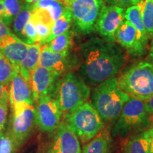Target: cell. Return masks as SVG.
I'll return each instance as SVG.
<instances>
[{
    "instance_id": "obj_1",
    "label": "cell",
    "mask_w": 153,
    "mask_h": 153,
    "mask_svg": "<svg viewBox=\"0 0 153 153\" xmlns=\"http://www.w3.org/2000/svg\"><path fill=\"white\" fill-rule=\"evenodd\" d=\"M81 53L80 76L87 85L97 87L114 77L126 62L122 49L105 39L91 38L81 45Z\"/></svg>"
},
{
    "instance_id": "obj_2",
    "label": "cell",
    "mask_w": 153,
    "mask_h": 153,
    "mask_svg": "<svg viewBox=\"0 0 153 153\" xmlns=\"http://www.w3.org/2000/svg\"><path fill=\"white\" fill-rule=\"evenodd\" d=\"M130 96L120 88L116 76L97 86L91 95V104L104 122H114Z\"/></svg>"
},
{
    "instance_id": "obj_3",
    "label": "cell",
    "mask_w": 153,
    "mask_h": 153,
    "mask_svg": "<svg viewBox=\"0 0 153 153\" xmlns=\"http://www.w3.org/2000/svg\"><path fill=\"white\" fill-rule=\"evenodd\" d=\"M118 84L131 97L148 101L153 96V64L142 61L133 65L120 76Z\"/></svg>"
},
{
    "instance_id": "obj_4",
    "label": "cell",
    "mask_w": 153,
    "mask_h": 153,
    "mask_svg": "<svg viewBox=\"0 0 153 153\" xmlns=\"http://www.w3.org/2000/svg\"><path fill=\"white\" fill-rule=\"evenodd\" d=\"M151 118L146 101L130 97L114 122L111 136L123 137L145 129L150 124Z\"/></svg>"
},
{
    "instance_id": "obj_5",
    "label": "cell",
    "mask_w": 153,
    "mask_h": 153,
    "mask_svg": "<svg viewBox=\"0 0 153 153\" xmlns=\"http://www.w3.org/2000/svg\"><path fill=\"white\" fill-rule=\"evenodd\" d=\"M90 94V88L81 76L67 73L59 81L54 98L62 114H66L87 102Z\"/></svg>"
},
{
    "instance_id": "obj_6",
    "label": "cell",
    "mask_w": 153,
    "mask_h": 153,
    "mask_svg": "<svg viewBox=\"0 0 153 153\" xmlns=\"http://www.w3.org/2000/svg\"><path fill=\"white\" fill-rule=\"evenodd\" d=\"M67 124L82 142H88L104 128V121L91 103L86 102L65 114Z\"/></svg>"
},
{
    "instance_id": "obj_7",
    "label": "cell",
    "mask_w": 153,
    "mask_h": 153,
    "mask_svg": "<svg viewBox=\"0 0 153 153\" xmlns=\"http://www.w3.org/2000/svg\"><path fill=\"white\" fill-rule=\"evenodd\" d=\"M104 5V0H70L68 6L76 29L83 34L94 31Z\"/></svg>"
},
{
    "instance_id": "obj_8",
    "label": "cell",
    "mask_w": 153,
    "mask_h": 153,
    "mask_svg": "<svg viewBox=\"0 0 153 153\" xmlns=\"http://www.w3.org/2000/svg\"><path fill=\"white\" fill-rule=\"evenodd\" d=\"M12 108L9 131L21 147L33 133L36 123L35 105L24 104Z\"/></svg>"
},
{
    "instance_id": "obj_9",
    "label": "cell",
    "mask_w": 153,
    "mask_h": 153,
    "mask_svg": "<svg viewBox=\"0 0 153 153\" xmlns=\"http://www.w3.org/2000/svg\"><path fill=\"white\" fill-rule=\"evenodd\" d=\"M36 123L44 133H51L61 123L62 113L51 96H42L35 102Z\"/></svg>"
},
{
    "instance_id": "obj_10",
    "label": "cell",
    "mask_w": 153,
    "mask_h": 153,
    "mask_svg": "<svg viewBox=\"0 0 153 153\" xmlns=\"http://www.w3.org/2000/svg\"><path fill=\"white\" fill-rule=\"evenodd\" d=\"M125 9L114 5H104L96 26V30L107 41L115 43L116 33L125 20Z\"/></svg>"
},
{
    "instance_id": "obj_11",
    "label": "cell",
    "mask_w": 153,
    "mask_h": 153,
    "mask_svg": "<svg viewBox=\"0 0 153 153\" xmlns=\"http://www.w3.org/2000/svg\"><path fill=\"white\" fill-rule=\"evenodd\" d=\"M60 76L56 72L41 66L38 65L36 68L30 81L35 102L42 96L54 97Z\"/></svg>"
},
{
    "instance_id": "obj_12",
    "label": "cell",
    "mask_w": 153,
    "mask_h": 153,
    "mask_svg": "<svg viewBox=\"0 0 153 153\" xmlns=\"http://www.w3.org/2000/svg\"><path fill=\"white\" fill-rule=\"evenodd\" d=\"M56 130L48 153H82L79 138L65 121Z\"/></svg>"
},
{
    "instance_id": "obj_13",
    "label": "cell",
    "mask_w": 153,
    "mask_h": 153,
    "mask_svg": "<svg viewBox=\"0 0 153 153\" xmlns=\"http://www.w3.org/2000/svg\"><path fill=\"white\" fill-rule=\"evenodd\" d=\"M9 85V102L11 108L24 104L35 105L30 84L18 71L14 72Z\"/></svg>"
},
{
    "instance_id": "obj_14",
    "label": "cell",
    "mask_w": 153,
    "mask_h": 153,
    "mask_svg": "<svg viewBox=\"0 0 153 153\" xmlns=\"http://www.w3.org/2000/svg\"><path fill=\"white\" fill-rule=\"evenodd\" d=\"M28 45L12 33L0 41V51L18 71L27 54Z\"/></svg>"
},
{
    "instance_id": "obj_15",
    "label": "cell",
    "mask_w": 153,
    "mask_h": 153,
    "mask_svg": "<svg viewBox=\"0 0 153 153\" xmlns=\"http://www.w3.org/2000/svg\"><path fill=\"white\" fill-rule=\"evenodd\" d=\"M115 38L116 41L130 55L135 57L143 55L139 48L137 30L128 21H123L118 28Z\"/></svg>"
},
{
    "instance_id": "obj_16",
    "label": "cell",
    "mask_w": 153,
    "mask_h": 153,
    "mask_svg": "<svg viewBox=\"0 0 153 153\" xmlns=\"http://www.w3.org/2000/svg\"><path fill=\"white\" fill-rule=\"evenodd\" d=\"M68 51L64 53H55L50 51L44 45L41 50L39 66L47 68L62 75L68 66Z\"/></svg>"
},
{
    "instance_id": "obj_17",
    "label": "cell",
    "mask_w": 153,
    "mask_h": 153,
    "mask_svg": "<svg viewBox=\"0 0 153 153\" xmlns=\"http://www.w3.org/2000/svg\"><path fill=\"white\" fill-rule=\"evenodd\" d=\"M125 19L131 22L136 29L139 48L141 53L143 55L146 51L147 45L150 38L147 33L146 29L143 24L138 5L137 4L128 7L125 12Z\"/></svg>"
},
{
    "instance_id": "obj_18",
    "label": "cell",
    "mask_w": 153,
    "mask_h": 153,
    "mask_svg": "<svg viewBox=\"0 0 153 153\" xmlns=\"http://www.w3.org/2000/svg\"><path fill=\"white\" fill-rule=\"evenodd\" d=\"M43 46V45L39 43L28 45L27 54L19 68V73L29 84L32 73L39 65L40 57Z\"/></svg>"
},
{
    "instance_id": "obj_19",
    "label": "cell",
    "mask_w": 153,
    "mask_h": 153,
    "mask_svg": "<svg viewBox=\"0 0 153 153\" xmlns=\"http://www.w3.org/2000/svg\"><path fill=\"white\" fill-rule=\"evenodd\" d=\"M152 127L133 135L126 142L124 153H149Z\"/></svg>"
},
{
    "instance_id": "obj_20",
    "label": "cell",
    "mask_w": 153,
    "mask_h": 153,
    "mask_svg": "<svg viewBox=\"0 0 153 153\" xmlns=\"http://www.w3.org/2000/svg\"><path fill=\"white\" fill-rule=\"evenodd\" d=\"M111 137L109 130L104 128L85 145L82 153H111Z\"/></svg>"
},
{
    "instance_id": "obj_21",
    "label": "cell",
    "mask_w": 153,
    "mask_h": 153,
    "mask_svg": "<svg viewBox=\"0 0 153 153\" xmlns=\"http://www.w3.org/2000/svg\"><path fill=\"white\" fill-rule=\"evenodd\" d=\"M32 7L45 11L54 23L66 11L70 9L67 4L62 0H38L32 4Z\"/></svg>"
},
{
    "instance_id": "obj_22",
    "label": "cell",
    "mask_w": 153,
    "mask_h": 153,
    "mask_svg": "<svg viewBox=\"0 0 153 153\" xmlns=\"http://www.w3.org/2000/svg\"><path fill=\"white\" fill-rule=\"evenodd\" d=\"M32 4L24 3L23 7L19 14L13 22V30L14 34L21 40L22 39V33L25 26L31 18Z\"/></svg>"
},
{
    "instance_id": "obj_23",
    "label": "cell",
    "mask_w": 153,
    "mask_h": 153,
    "mask_svg": "<svg viewBox=\"0 0 153 153\" xmlns=\"http://www.w3.org/2000/svg\"><path fill=\"white\" fill-rule=\"evenodd\" d=\"M72 23V13L70 9H68L53 24L51 28V35L47 40L46 43H48L57 36L62 35L70 30Z\"/></svg>"
},
{
    "instance_id": "obj_24",
    "label": "cell",
    "mask_w": 153,
    "mask_h": 153,
    "mask_svg": "<svg viewBox=\"0 0 153 153\" xmlns=\"http://www.w3.org/2000/svg\"><path fill=\"white\" fill-rule=\"evenodd\" d=\"M73 33L72 30H69L65 33L57 36L52 41L45 44V46L50 51L55 53L68 52L72 44Z\"/></svg>"
},
{
    "instance_id": "obj_25",
    "label": "cell",
    "mask_w": 153,
    "mask_h": 153,
    "mask_svg": "<svg viewBox=\"0 0 153 153\" xmlns=\"http://www.w3.org/2000/svg\"><path fill=\"white\" fill-rule=\"evenodd\" d=\"M149 38L153 36V0H140L137 3Z\"/></svg>"
},
{
    "instance_id": "obj_26",
    "label": "cell",
    "mask_w": 153,
    "mask_h": 153,
    "mask_svg": "<svg viewBox=\"0 0 153 153\" xmlns=\"http://www.w3.org/2000/svg\"><path fill=\"white\" fill-rule=\"evenodd\" d=\"M5 7L4 16L2 21L7 26H11L14 19L18 16L23 5L24 0H2Z\"/></svg>"
},
{
    "instance_id": "obj_27",
    "label": "cell",
    "mask_w": 153,
    "mask_h": 153,
    "mask_svg": "<svg viewBox=\"0 0 153 153\" xmlns=\"http://www.w3.org/2000/svg\"><path fill=\"white\" fill-rule=\"evenodd\" d=\"M15 70L13 65L0 51V82L4 86H9Z\"/></svg>"
},
{
    "instance_id": "obj_28",
    "label": "cell",
    "mask_w": 153,
    "mask_h": 153,
    "mask_svg": "<svg viewBox=\"0 0 153 153\" xmlns=\"http://www.w3.org/2000/svg\"><path fill=\"white\" fill-rule=\"evenodd\" d=\"M9 105L10 102H9V86H7L4 89L2 94L0 97V131L4 130Z\"/></svg>"
},
{
    "instance_id": "obj_29",
    "label": "cell",
    "mask_w": 153,
    "mask_h": 153,
    "mask_svg": "<svg viewBox=\"0 0 153 153\" xmlns=\"http://www.w3.org/2000/svg\"><path fill=\"white\" fill-rule=\"evenodd\" d=\"M19 148L20 147L11 135L10 132L7 130L0 144V153H16Z\"/></svg>"
},
{
    "instance_id": "obj_30",
    "label": "cell",
    "mask_w": 153,
    "mask_h": 153,
    "mask_svg": "<svg viewBox=\"0 0 153 153\" xmlns=\"http://www.w3.org/2000/svg\"><path fill=\"white\" fill-rule=\"evenodd\" d=\"M24 43L28 45L39 43V38L37 31H36L35 24L31 19L26 24L22 33V39Z\"/></svg>"
},
{
    "instance_id": "obj_31",
    "label": "cell",
    "mask_w": 153,
    "mask_h": 153,
    "mask_svg": "<svg viewBox=\"0 0 153 153\" xmlns=\"http://www.w3.org/2000/svg\"><path fill=\"white\" fill-rule=\"evenodd\" d=\"M33 22L35 24L36 31H37L38 38H39V43L43 45H45L47 40L48 39L49 36L51 35L52 26L41 22H34V21Z\"/></svg>"
},
{
    "instance_id": "obj_32",
    "label": "cell",
    "mask_w": 153,
    "mask_h": 153,
    "mask_svg": "<svg viewBox=\"0 0 153 153\" xmlns=\"http://www.w3.org/2000/svg\"><path fill=\"white\" fill-rule=\"evenodd\" d=\"M110 5L117 6L122 8H128L132 6L137 5L140 0H106Z\"/></svg>"
},
{
    "instance_id": "obj_33",
    "label": "cell",
    "mask_w": 153,
    "mask_h": 153,
    "mask_svg": "<svg viewBox=\"0 0 153 153\" xmlns=\"http://www.w3.org/2000/svg\"><path fill=\"white\" fill-rule=\"evenodd\" d=\"M11 33H12V32L9 28V26H7L4 24V22L0 19V41L4 38L6 36L10 35Z\"/></svg>"
},
{
    "instance_id": "obj_34",
    "label": "cell",
    "mask_w": 153,
    "mask_h": 153,
    "mask_svg": "<svg viewBox=\"0 0 153 153\" xmlns=\"http://www.w3.org/2000/svg\"><path fill=\"white\" fill-rule=\"evenodd\" d=\"M146 104L151 117L153 118V96L151 98L149 99L148 101H146Z\"/></svg>"
},
{
    "instance_id": "obj_35",
    "label": "cell",
    "mask_w": 153,
    "mask_h": 153,
    "mask_svg": "<svg viewBox=\"0 0 153 153\" xmlns=\"http://www.w3.org/2000/svg\"><path fill=\"white\" fill-rule=\"evenodd\" d=\"M5 13V7L4 5V3L2 1H0V19L2 20L3 17L4 16Z\"/></svg>"
},
{
    "instance_id": "obj_36",
    "label": "cell",
    "mask_w": 153,
    "mask_h": 153,
    "mask_svg": "<svg viewBox=\"0 0 153 153\" xmlns=\"http://www.w3.org/2000/svg\"><path fill=\"white\" fill-rule=\"evenodd\" d=\"M149 56H150L151 62L153 64V36L152 37V42H151L150 48V53H149Z\"/></svg>"
},
{
    "instance_id": "obj_37",
    "label": "cell",
    "mask_w": 153,
    "mask_h": 153,
    "mask_svg": "<svg viewBox=\"0 0 153 153\" xmlns=\"http://www.w3.org/2000/svg\"><path fill=\"white\" fill-rule=\"evenodd\" d=\"M25 1H26V2H27V3H29V4H33V3H35V2H36V1H38V0H24ZM63 1H65V2L66 4H67V5L68 6V4H69V1H70V0H62ZM69 7V6H68Z\"/></svg>"
},
{
    "instance_id": "obj_38",
    "label": "cell",
    "mask_w": 153,
    "mask_h": 153,
    "mask_svg": "<svg viewBox=\"0 0 153 153\" xmlns=\"http://www.w3.org/2000/svg\"><path fill=\"white\" fill-rule=\"evenodd\" d=\"M149 153H153V127H152V137H151L150 144V152Z\"/></svg>"
},
{
    "instance_id": "obj_39",
    "label": "cell",
    "mask_w": 153,
    "mask_h": 153,
    "mask_svg": "<svg viewBox=\"0 0 153 153\" xmlns=\"http://www.w3.org/2000/svg\"><path fill=\"white\" fill-rule=\"evenodd\" d=\"M6 87H7V86H6ZM4 87H5V86H4L2 84H1V82H0V97H1V94H2Z\"/></svg>"
},
{
    "instance_id": "obj_40",
    "label": "cell",
    "mask_w": 153,
    "mask_h": 153,
    "mask_svg": "<svg viewBox=\"0 0 153 153\" xmlns=\"http://www.w3.org/2000/svg\"><path fill=\"white\" fill-rule=\"evenodd\" d=\"M4 134V130L3 131H0V144H1V140H2Z\"/></svg>"
},
{
    "instance_id": "obj_41",
    "label": "cell",
    "mask_w": 153,
    "mask_h": 153,
    "mask_svg": "<svg viewBox=\"0 0 153 153\" xmlns=\"http://www.w3.org/2000/svg\"><path fill=\"white\" fill-rule=\"evenodd\" d=\"M2 1V0H0V1Z\"/></svg>"
}]
</instances>
